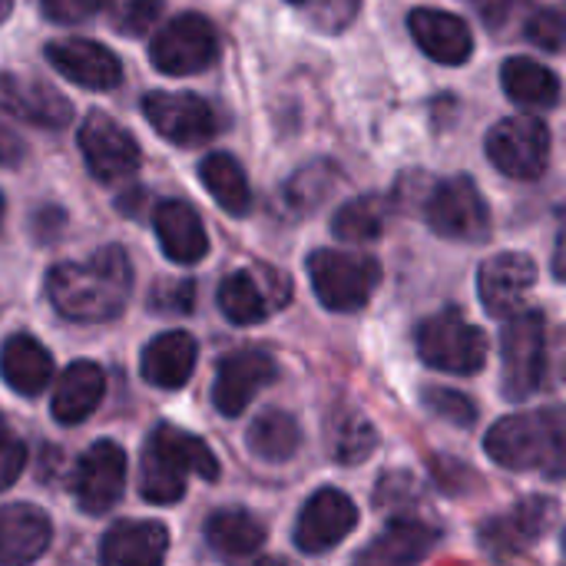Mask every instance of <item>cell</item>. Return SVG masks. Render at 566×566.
<instances>
[{"label":"cell","instance_id":"cell-34","mask_svg":"<svg viewBox=\"0 0 566 566\" xmlns=\"http://www.w3.org/2000/svg\"><path fill=\"white\" fill-rule=\"evenodd\" d=\"M139 494H143V501H149L156 507H169V504L182 501V494H186V474L176 471L172 464H166L156 451L143 448Z\"/></svg>","mask_w":566,"mask_h":566},{"label":"cell","instance_id":"cell-28","mask_svg":"<svg viewBox=\"0 0 566 566\" xmlns=\"http://www.w3.org/2000/svg\"><path fill=\"white\" fill-rule=\"evenodd\" d=\"M149 451H156L166 464H172L176 471H182L186 478L196 474L202 481H216L219 478V461L216 454L209 451V444L182 428H172V424H159L149 441H146Z\"/></svg>","mask_w":566,"mask_h":566},{"label":"cell","instance_id":"cell-47","mask_svg":"<svg viewBox=\"0 0 566 566\" xmlns=\"http://www.w3.org/2000/svg\"><path fill=\"white\" fill-rule=\"evenodd\" d=\"M3 212H7V202H3V192H0V226H3Z\"/></svg>","mask_w":566,"mask_h":566},{"label":"cell","instance_id":"cell-45","mask_svg":"<svg viewBox=\"0 0 566 566\" xmlns=\"http://www.w3.org/2000/svg\"><path fill=\"white\" fill-rule=\"evenodd\" d=\"M129 199H123V212H136V206L139 202H146V192L143 189H133V192H126Z\"/></svg>","mask_w":566,"mask_h":566},{"label":"cell","instance_id":"cell-9","mask_svg":"<svg viewBox=\"0 0 566 566\" xmlns=\"http://www.w3.org/2000/svg\"><path fill=\"white\" fill-rule=\"evenodd\" d=\"M143 116L149 119V126L176 143V146H202L216 136L219 119L212 113V106L196 96V93H166V90H153L143 96Z\"/></svg>","mask_w":566,"mask_h":566},{"label":"cell","instance_id":"cell-43","mask_svg":"<svg viewBox=\"0 0 566 566\" xmlns=\"http://www.w3.org/2000/svg\"><path fill=\"white\" fill-rule=\"evenodd\" d=\"M63 229H66V212L56 209V206H46V209H40L33 216V235L40 242H53Z\"/></svg>","mask_w":566,"mask_h":566},{"label":"cell","instance_id":"cell-18","mask_svg":"<svg viewBox=\"0 0 566 566\" xmlns=\"http://www.w3.org/2000/svg\"><path fill=\"white\" fill-rule=\"evenodd\" d=\"M408 27H411L415 40H418V46H421L431 60H438V63H444V66H461V63H468L471 53H474L471 27H468L461 17L448 13V10L418 7V10H411Z\"/></svg>","mask_w":566,"mask_h":566},{"label":"cell","instance_id":"cell-24","mask_svg":"<svg viewBox=\"0 0 566 566\" xmlns=\"http://www.w3.org/2000/svg\"><path fill=\"white\" fill-rule=\"evenodd\" d=\"M106 395V375L99 365L93 361H73L60 381L53 385V401H50V411H53V421L73 428V424H83L103 401Z\"/></svg>","mask_w":566,"mask_h":566},{"label":"cell","instance_id":"cell-29","mask_svg":"<svg viewBox=\"0 0 566 566\" xmlns=\"http://www.w3.org/2000/svg\"><path fill=\"white\" fill-rule=\"evenodd\" d=\"M199 179L206 186V192L216 199V206L229 216H245L252 209V189L249 179L239 166L235 156L229 153H209L199 163Z\"/></svg>","mask_w":566,"mask_h":566},{"label":"cell","instance_id":"cell-26","mask_svg":"<svg viewBox=\"0 0 566 566\" xmlns=\"http://www.w3.org/2000/svg\"><path fill=\"white\" fill-rule=\"evenodd\" d=\"M206 544L226 560H245L262 551L265 524L242 507H222L206 521Z\"/></svg>","mask_w":566,"mask_h":566},{"label":"cell","instance_id":"cell-8","mask_svg":"<svg viewBox=\"0 0 566 566\" xmlns=\"http://www.w3.org/2000/svg\"><path fill=\"white\" fill-rule=\"evenodd\" d=\"M424 219L444 239L478 242L491 232V209L468 176H451L434 182L424 196Z\"/></svg>","mask_w":566,"mask_h":566},{"label":"cell","instance_id":"cell-36","mask_svg":"<svg viewBox=\"0 0 566 566\" xmlns=\"http://www.w3.org/2000/svg\"><path fill=\"white\" fill-rule=\"evenodd\" d=\"M421 401L434 418H441L454 428H471L478 421V405L454 388H424Z\"/></svg>","mask_w":566,"mask_h":566},{"label":"cell","instance_id":"cell-21","mask_svg":"<svg viewBox=\"0 0 566 566\" xmlns=\"http://www.w3.org/2000/svg\"><path fill=\"white\" fill-rule=\"evenodd\" d=\"M53 541V524L46 511L33 504L0 507V564H33L46 554Z\"/></svg>","mask_w":566,"mask_h":566},{"label":"cell","instance_id":"cell-1","mask_svg":"<svg viewBox=\"0 0 566 566\" xmlns=\"http://www.w3.org/2000/svg\"><path fill=\"white\" fill-rule=\"evenodd\" d=\"M133 292V262L123 245H103L86 262H60L46 272V298L66 322L99 325L116 318Z\"/></svg>","mask_w":566,"mask_h":566},{"label":"cell","instance_id":"cell-37","mask_svg":"<svg viewBox=\"0 0 566 566\" xmlns=\"http://www.w3.org/2000/svg\"><path fill=\"white\" fill-rule=\"evenodd\" d=\"M527 40L551 50V53H560L564 46V13L560 7H541L527 17V27H524Z\"/></svg>","mask_w":566,"mask_h":566},{"label":"cell","instance_id":"cell-19","mask_svg":"<svg viewBox=\"0 0 566 566\" xmlns=\"http://www.w3.org/2000/svg\"><path fill=\"white\" fill-rule=\"evenodd\" d=\"M153 229H156V239H159L166 259L176 265H196L209 252L206 226H202L199 212L182 199L159 202L156 216H153Z\"/></svg>","mask_w":566,"mask_h":566},{"label":"cell","instance_id":"cell-7","mask_svg":"<svg viewBox=\"0 0 566 566\" xmlns=\"http://www.w3.org/2000/svg\"><path fill=\"white\" fill-rule=\"evenodd\" d=\"M219 36L216 27L202 13H179L172 17L149 43V60L159 73L169 76H192L216 63Z\"/></svg>","mask_w":566,"mask_h":566},{"label":"cell","instance_id":"cell-41","mask_svg":"<svg viewBox=\"0 0 566 566\" xmlns=\"http://www.w3.org/2000/svg\"><path fill=\"white\" fill-rule=\"evenodd\" d=\"M192 305H196V282H189V279L159 285V289L153 292V308H156V312L186 315V312H192Z\"/></svg>","mask_w":566,"mask_h":566},{"label":"cell","instance_id":"cell-35","mask_svg":"<svg viewBox=\"0 0 566 566\" xmlns=\"http://www.w3.org/2000/svg\"><path fill=\"white\" fill-rule=\"evenodd\" d=\"M342 179L335 163H312L305 169H298L289 186H285V202L295 212H312L322 206V199L335 189V182Z\"/></svg>","mask_w":566,"mask_h":566},{"label":"cell","instance_id":"cell-32","mask_svg":"<svg viewBox=\"0 0 566 566\" xmlns=\"http://www.w3.org/2000/svg\"><path fill=\"white\" fill-rule=\"evenodd\" d=\"M332 232L335 239L352 242V245L375 242L385 232V199L371 192V196H358L345 202L332 219Z\"/></svg>","mask_w":566,"mask_h":566},{"label":"cell","instance_id":"cell-46","mask_svg":"<svg viewBox=\"0 0 566 566\" xmlns=\"http://www.w3.org/2000/svg\"><path fill=\"white\" fill-rule=\"evenodd\" d=\"M10 10H13V0H0V23L10 17Z\"/></svg>","mask_w":566,"mask_h":566},{"label":"cell","instance_id":"cell-44","mask_svg":"<svg viewBox=\"0 0 566 566\" xmlns=\"http://www.w3.org/2000/svg\"><path fill=\"white\" fill-rule=\"evenodd\" d=\"M20 159H23V139L7 123H0V163L17 166Z\"/></svg>","mask_w":566,"mask_h":566},{"label":"cell","instance_id":"cell-27","mask_svg":"<svg viewBox=\"0 0 566 566\" xmlns=\"http://www.w3.org/2000/svg\"><path fill=\"white\" fill-rule=\"evenodd\" d=\"M501 83H504V93L521 103V106H531V109H551L560 103V76L531 60V56H511L504 60L501 66Z\"/></svg>","mask_w":566,"mask_h":566},{"label":"cell","instance_id":"cell-3","mask_svg":"<svg viewBox=\"0 0 566 566\" xmlns=\"http://www.w3.org/2000/svg\"><path fill=\"white\" fill-rule=\"evenodd\" d=\"M547 381V318L541 312H514L501 332V391L524 401Z\"/></svg>","mask_w":566,"mask_h":566},{"label":"cell","instance_id":"cell-4","mask_svg":"<svg viewBox=\"0 0 566 566\" xmlns=\"http://www.w3.org/2000/svg\"><path fill=\"white\" fill-rule=\"evenodd\" d=\"M418 355L428 368L471 378L488 365V338L458 308H444L418 325Z\"/></svg>","mask_w":566,"mask_h":566},{"label":"cell","instance_id":"cell-2","mask_svg":"<svg viewBox=\"0 0 566 566\" xmlns=\"http://www.w3.org/2000/svg\"><path fill=\"white\" fill-rule=\"evenodd\" d=\"M484 451L504 471H547L551 478L564 474V411H524L501 418L488 438Z\"/></svg>","mask_w":566,"mask_h":566},{"label":"cell","instance_id":"cell-14","mask_svg":"<svg viewBox=\"0 0 566 566\" xmlns=\"http://www.w3.org/2000/svg\"><path fill=\"white\" fill-rule=\"evenodd\" d=\"M537 282V265L524 252H497L478 272V295L494 318H507L524 308Z\"/></svg>","mask_w":566,"mask_h":566},{"label":"cell","instance_id":"cell-31","mask_svg":"<svg viewBox=\"0 0 566 566\" xmlns=\"http://www.w3.org/2000/svg\"><path fill=\"white\" fill-rule=\"evenodd\" d=\"M378 448V434L371 428V421L361 415V411H352V408H342L332 415L328 421V454L352 468V464H365Z\"/></svg>","mask_w":566,"mask_h":566},{"label":"cell","instance_id":"cell-12","mask_svg":"<svg viewBox=\"0 0 566 566\" xmlns=\"http://www.w3.org/2000/svg\"><path fill=\"white\" fill-rule=\"evenodd\" d=\"M80 153L90 172L99 182L129 179L139 169V146L126 126H119L109 113L93 109L80 126Z\"/></svg>","mask_w":566,"mask_h":566},{"label":"cell","instance_id":"cell-6","mask_svg":"<svg viewBox=\"0 0 566 566\" xmlns=\"http://www.w3.org/2000/svg\"><path fill=\"white\" fill-rule=\"evenodd\" d=\"M484 153L511 179H541L551 166V129L541 116H507L491 126Z\"/></svg>","mask_w":566,"mask_h":566},{"label":"cell","instance_id":"cell-33","mask_svg":"<svg viewBox=\"0 0 566 566\" xmlns=\"http://www.w3.org/2000/svg\"><path fill=\"white\" fill-rule=\"evenodd\" d=\"M219 312L232 325H259L269 315V298L249 272H232L219 285Z\"/></svg>","mask_w":566,"mask_h":566},{"label":"cell","instance_id":"cell-49","mask_svg":"<svg viewBox=\"0 0 566 566\" xmlns=\"http://www.w3.org/2000/svg\"><path fill=\"white\" fill-rule=\"evenodd\" d=\"M0 431H3V415H0Z\"/></svg>","mask_w":566,"mask_h":566},{"label":"cell","instance_id":"cell-40","mask_svg":"<svg viewBox=\"0 0 566 566\" xmlns=\"http://www.w3.org/2000/svg\"><path fill=\"white\" fill-rule=\"evenodd\" d=\"M106 3L109 0H40L46 20H53V23H80V20H90Z\"/></svg>","mask_w":566,"mask_h":566},{"label":"cell","instance_id":"cell-23","mask_svg":"<svg viewBox=\"0 0 566 566\" xmlns=\"http://www.w3.org/2000/svg\"><path fill=\"white\" fill-rule=\"evenodd\" d=\"M438 537H441V531L418 517H395L355 560L375 566L418 564L434 551Z\"/></svg>","mask_w":566,"mask_h":566},{"label":"cell","instance_id":"cell-13","mask_svg":"<svg viewBox=\"0 0 566 566\" xmlns=\"http://www.w3.org/2000/svg\"><path fill=\"white\" fill-rule=\"evenodd\" d=\"M279 368L265 352L255 348H242L232 352L219 361L216 368V381H212V405L219 415L226 418H239L259 391H265L275 381Z\"/></svg>","mask_w":566,"mask_h":566},{"label":"cell","instance_id":"cell-48","mask_svg":"<svg viewBox=\"0 0 566 566\" xmlns=\"http://www.w3.org/2000/svg\"><path fill=\"white\" fill-rule=\"evenodd\" d=\"M289 3H298V7H302V3H305V0H289Z\"/></svg>","mask_w":566,"mask_h":566},{"label":"cell","instance_id":"cell-5","mask_svg":"<svg viewBox=\"0 0 566 566\" xmlns=\"http://www.w3.org/2000/svg\"><path fill=\"white\" fill-rule=\"evenodd\" d=\"M308 279L328 312H358L381 285V265L365 252L318 249L308 255Z\"/></svg>","mask_w":566,"mask_h":566},{"label":"cell","instance_id":"cell-11","mask_svg":"<svg viewBox=\"0 0 566 566\" xmlns=\"http://www.w3.org/2000/svg\"><path fill=\"white\" fill-rule=\"evenodd\" d=\"M355 527H358L355 501L338 488H322L305 501V507L295 521L292 541L302 554L318 557V554H328L332 547H338Z\"/></svg>","mask_w":566,"mask_h":566},{"label":"cell","instance_id":"cell-42","mask_svg":"<svg viewBox=\"0 0 566 566\" xmlns=\"http://www.w3.org/2000/svg\"><path fill=\"white\" fill-rule=\"evenodd\" d=\"M27 468V444L0 431V491H7Z\"/></svg>","mask_w":566,"mask_h":566},{"label":"cell","instance_id":"cell-17","mask_svg":"<svg viewBox=\"0 0 566 566\" xmlns=\"http://www.w3.org/2000/svg\"><path fill=\"white\" fill-rule=\"evenodd\" d=\"M557 514H560L557 501L527 497L514 511H507L504 517L491 521L481 531V544L494 554H517V551L531 547L534 541L547 537V531L557 524Z\"/></svg>","mask_w":566,"mask_h":566},{"label":"cell","instance_id":"cell-20","mask_svg":"<svg viewBox=\"0 0 566 566\" xmlns=\"http://www.w3.org/2000/svg\"><path fill=\"white\" fill-rule=\"evenodd\" d=\"M169 551V531L156 521H116L99 541L106 566H156Z\"/></svg>","mask_w":566,"mask_h":566},{"label":"cell","instance_id":"cell-16","mask_svg":"<svg viewBox=\"0 0 566 566\" xmlns=\"http://www.w3.org/2000/svg\"><path fill=\"white\" fill-rule=\"evenodd\" d=\"M0 106L10 116L43 129H60L73 119V106L63 93H56L43 80L20 73H0Z\"/></svg>","mask_w":566,"mask_h":566},{"label":"cell","instance_id":"cell-30","mask_svg":"<svg viewBox=\"0 0 566 566\" xmlns=\"http://www.w3.org/2000/svg\"><path fill=\"white\" fill-rule=\"evenodd\" d=\"M245 444H249V451H252L259 461L282 464V461H289V458L298 451L302 431H298V421H295L289 411L269 408V411H262V415L249 424Z\"/></svg>","mask_w":566,"mask_h":566},{"label":"cell","instance_id":"cell-38","mask_svg":"<svg viewBox=\"0 0 566 566\" xmlns=\"http://www.w3.org/2000/svg\"><path fill=\"white\" fill-rule=\"evenodd\" d=\"M159 10H163L159 0H123V3L116 7L113 27H116L119 33H126V36H143V33L156 23Z\"/></svg>","mask_w":566,"mask_h":566},{"label":"cell","instance_id":"cell-25","mask_svg":"<svg viewBox=\"0 0 566 566\" xmlns=\"http://www.w3.org/2000/svg\"><path fill=\"white\" fill-rule=\"evenodd\" d=\"M0 375L7 388L23 398H36L53 381V358L33 335H10L0 348Z\"/></svg>","mask_w":566,"mask_h":566},{"label":"cell","instance_id":"cell-22","mask_svg":"<svg viewBox=\"0 0 566 566\" xmlns=\"http://www.w3.org/2000/svg\"><path fill=\"white\" fill-rule=\"evenodd\" d=\"M196 361H199V348H196L192 335L163 332L143 348L139 375H143V381H149L159 391H176L192 378Z\"/></svg>","mask_w":566,"mask_h":566},{"label":"cell","instance_id":"cell-39","mask_svg":"<svg viewBox=\"0 0 566 566\" xmlns=\"http://www.w3.org/2000/svg\"><path fill=\"white\" fill-rule=\"evenodd\" d=\"M302 7L312 17V23L328 30V33L345 30L358 13V0H305Z\"/></svg>","mask_w":566,"mask_h":566},{"label":"cell","instance_id":"cell-10","mask_svg":"<svg viewBox=\"0 0 566 566\" xmlns=\"http://www.w3.org/2000/svg\"><path fill=\"white\" fill-rule=\"evenodd\" d=\"M123 484H126V454H123V448L113 444V441H96L76 461L73 501H76V507L83 514L103 517L119 504Z\"/></svg>","mask_w":566,"mask_h":566},{"label":"cell","instance_id":"cell-15","mask_svg":"<svg viewBox=\"0 0 566 566\" xmlns=\"http://www.w3.org/2000/svg\"><path fill=\"white\" fill-rule=\"evenodd\" d=\"M46 63L70 83L86 90H116L123 83V63L113 50L96 40L70 36L46 46Z\"/></svg>","mask_w":566,"mask_h":566}]
</instances>
